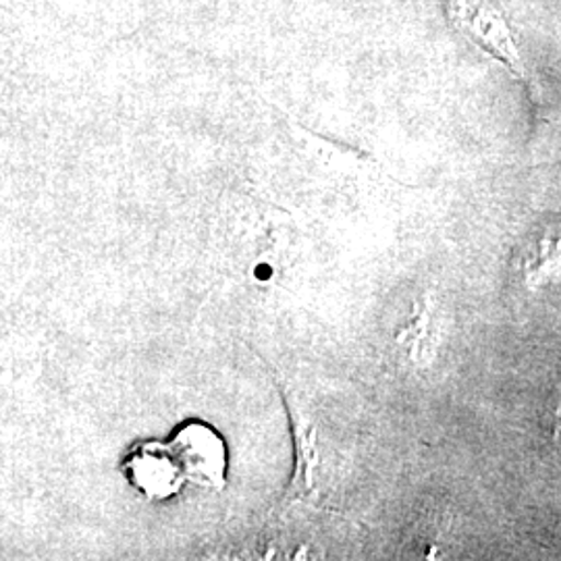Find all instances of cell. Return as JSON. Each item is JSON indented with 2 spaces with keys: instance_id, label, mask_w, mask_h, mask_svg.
<instances>
[{
  "instance_id": "cell-1",
  "label": "cell",
  "mask_w": 561,
  "mask_h": 561,
  "mask_svg": "<svg viewBox=\"0 0 561 561\" xmlns=\"http://www.w3.org/2000/svg\"><path fill=\"white\" fill-rule=\"evenodd\" d=\"M183 481L221 491L227 482V449L221 437L202 422L181 426L173 439L164 443Z\"/></svg>"
},
{
  "instance_id": "cell-2",
  "label": "cell",
  "mask_w": 561,
  "mask_h": 561,
  "mask_svg": "<svg viewBox=\"0 0 561 561\" xmlns=\"http://www.w3.org/2000/svg\"><path fill=\"white\" fill-rule=\"evenodd\" d=\"M123 468L131 484L150 500H167L178 493L185 482L164 443L146 442L136 445Z\"/></svg>"
},
{
  "instance_id": "cell-3",
  "label": "cell",
  "mask_w": 561,
  "mask_h": 561,
  "mask_svg": "<svg viewBox=\"0 0 561 561\" xmlns=\"http://www.w3.org/2000/svg\"><path fill=\"white\" fill-rule=\"evenodd\" d=\"M458 18L460 23L472 32V36L484 46L489 53H493L497 59L505 60L510 67L518 69L520 60L516 46L512 42V36L505 27L502 18L495 15L489 7H484L482 2H458Z\"/></svg>"
},
{
  "instance_id": "cell-4",
  "label": "cell",
  "mask_w": 561,
  "mask_h": 561,
  "mask_svg": "<svg viewBox=\"0 0 561 561\" xmlns=\"http://www.w3.org/2000/svg\"><path fill=\"white\" fill-rule=\"evenodd\" d=\"M551 424L556 428V433H561V385L556 391V398L551 400Z\"/></svg>"
}]
</instances>
